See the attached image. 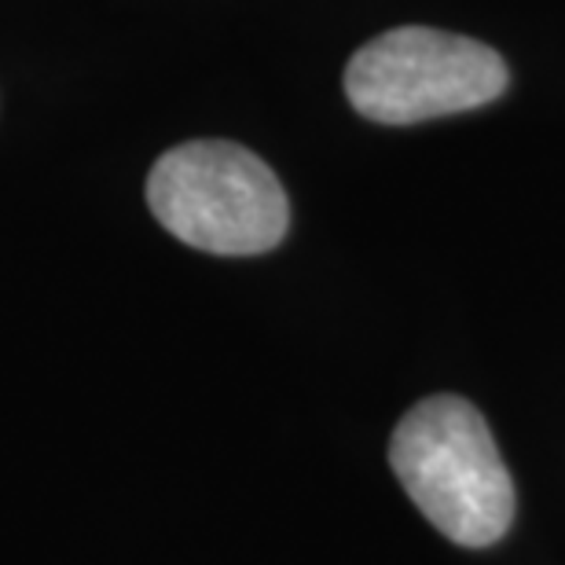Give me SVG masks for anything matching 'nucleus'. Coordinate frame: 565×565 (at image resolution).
<instances>
[{"label": "nucleus", "instance_id": "f257e3e1", "mask_svg": "<svg viewBox=\"0 0 565 565\" xmlns=\"http://www.w3.org/2000/svg\"><path fill=\"white\" fill-rule=\"evenodd\" d=\"M390 462L437 533L462 547L495 544L514 518V484L492 429L462 397H429L393 429Z\"/></svg>", "mask_w": 565, "mask_h": 565}, {"label": "nucleus", "instance_id": "f03ea898", "mask_svg": "<svg viewBox=\"0 0 565 565\" xmlns=\"http://www.w3.org/2000/svg\"><path fill=\"white\" fill-rule=\"evenodd\" d=\"M147 206L180 243L224 257L273 250L290 224L276 173L228 140H191L166 151L147 177Z\"/></svg>", "mask_w": 565, "mask_h": 565}, {"label": "nucleus", "instance_id": "7ed1b4c3", "mask_svg": "<svg viewBox=\"0 0 565 565\" xmlns=\"http://www.w3.org/2000/svg\"><path fill=\"white\" fill-rule=\"evenodd\" d=\"M507 66L489 44L434 26H397L367 41L345 66V96L382 126L459 115L492 104Z\"/></svg>", "mask_w": 565, "mask_h": 565}]
</instances>
